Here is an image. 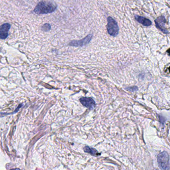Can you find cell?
I'll return each mask as SVG.
<instances>
[{
	"label": "cell",
	"mask_w": 170,
	"mask_h": 170,
	"mask_svg": "<svg viewBox=\"0 0 170 170\" xmlns=\"http://www.w3.org/2000/svg\"><path fill=\"white\" fill-rule=\"evenodd\" d=\"M79 100L83 106L90 110L94 109L96 105L95 101L91 97H82Z\"/></svg>",
	"instance_id": "5"
},
{
	"label": "cell",
	"mask_w": 170,
	"mask_h": 170,
	"mask_svg": "<svg viewBox=\"0 0 170 170\" xmlns=\"http://www.w3.org/2000/svg\"><path fill=\"white\" fill-rule=\"evenodd\" d=\"M92 34H89L87 35L85 38L79 40V41H72L70 42L69 45L72 46H75V47H79V46H83L87 45L91 41L92 38Z\"/></svg>",
	"instance_id": "4"
},
{
	"label": "cell",
	"mask_w": 170,
	"mask_h": 170,
	"mask_svg": "<svg viewBox=\"0 0 170 170\" xmlns=\"http://www.w3.org/2000/svg\"><path fill=\"white\" fill-rule=\"evenodd\" d=\"M165 23H166V19L165 17L163 16H159L155 20V24L157 27L162 32L168 34V31L165 29Z\"/></svg>",
	"instance_id": "6"
},
{
	"label": "cell",
	"mask_w": 170,
	"mask_h": 170,
	"mask_svg": "<svg viewBox=\"0 0 170 170\" xmlns=\"http://www.w3.org/2000/svg\"><path fill=\"white\" fill-rule=\"evenodd\" d=\"M135 19L139 23H141L144 26H150L152 24V22L150 20L148 19L147 18L143 17V16H139L136 15L135 16Z\"/></svg>",
	"instance_id": "8"
},
{
	"label": "cell",
	"mask_w": 170,
	"mask_h": 170,
	"mask_svg": "<svg viewBox=\"0 0 170 170\" xmlns=\"http://www.w3.org/2000/svg\"><path fill=\"white\" fill-rule=\"evenodd\" d=\"M107 30L108 34L113 37H116L118 34L119 27L117 23L111 16L107 18Z\"/></svg>",
	"instance_id": "3"
},
{
	"label": "cell",
	"mask_w": 170,
	"mask_h": 170,
	"mask_svg": "<svg viewBox=\"0 0 170 170\" xmlns=\"http://www.w3.org/2000/svg\"><path fill=\"white\" fill-rule=\"evenodd\" d=\"M57 8L56 4L52 2H40L34 9V12L38 15L46 14L53 12Z\"/></svg>",
	"instance_id": "1"
},
{
	"label": "cell",
	"mask_w": 170,
	"mask_h": 170,
	"mask_svg": "<svg viewBox=\"0 0 170 170\" xmlns=\"http://www.w3.org/2000/svg\"><path fill=\"white\" fill-rule=\"evenodd\" d=\"M85 152L89 153L93 155H96L97 153H98V152L95 149L89 147H85Z\"/></svg>",
	"instance_id": "9"
},
{
	"label": "cell",
	"mask_w": 170,
	"mask_h": 170,
	"mask_svg": "<svg viewBox=\"0 0 170 170\" xmlns=\"http://www.w3.org/2000/svg\"><path fill=\"white\" fill-rule=\"evenodd\" d=\"M51 30V26L49 24H45L42 27V30L44 31H49Z\"/></svg>",
	"instance_id": "10"
},
{
	"label": "cell",
	"mask_w": 170,
	"mask_h": 170,
	"mask_svg": "<svg viewBox=\"0 0 170 170\" xmlns=\"http://www.w3.org/2000/svg\"><path fill=\"white\" fill-rule=\"evenodd\" d=\"M127 90L128 91H131V92H135V91H137L138 90L137 87L136 86H133V87H127L126 88Z\"/></svg>",
	"instance_id": "11"
},
{
	"label": "cell",
	"mask_w": 170,
	"mask_h": 170,
	"mask_svg": "<svg viewBox=\"0 0 170 170\" xmlns=\"http://www.w3.org/2000/svg\"><path fill=\"white\" fill-rule=\"evenodd\" d=\"M157 161L161 170H170L169 155L166 152H163L158 155Z\"/></svg>",
	"instance_id": "2"
},
{
	"label": "cell",
	"mask_w": 170,
	"mask_h": 170,
	"mask_svg": "<svg viewBox=\"0 0 170 170\" xmlns=\"http://www.w3.org/2000/svg\"><path fill=\"white\" fill-rule=\"evenodd\" d=\"M20 170V169H12V170Z\"/></svg>",
	"instance_id": "12"
},
{
	"label": "cell",
	"mask_w": 170,
	"mask_h": 170,
	"mask_svg": "<svg viewBox=\"0 0 170 170\" xmlns=\"http://www.w3.org/2000/svg\"><path fill=\"white\" fill-rule=\"evenodd\" d=\"M11 25L8 23H5L1 26L0 28V38L2 40H5L8 37L9 31L11 28Z\"/></svg>",
	"instance_id": "7"
}]
</instances>
